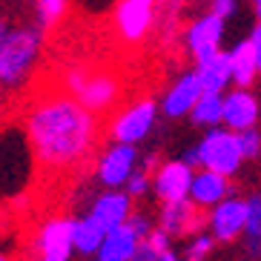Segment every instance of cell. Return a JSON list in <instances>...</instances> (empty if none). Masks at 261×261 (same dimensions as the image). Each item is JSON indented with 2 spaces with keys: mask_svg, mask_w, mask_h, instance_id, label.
<instances>
[{
  "mask_svg": "<svg viewBox=\"0 0 261 261\" xmlns=\"http://www.w3.org/2000/svg\"><path fill=\"white\" fill-rule=\"evenodd\" d=\"M23 132L32 144L35 161L49 172L72 169L92 152L98 141L95 112L69 92L38 98L23 118Z\"/></svg>",
  "mask_w": 261,
  "mask_h": 261,
  "instance_id": "obj_1",
  "label": "cell"
},
{
  "mask_svg": "<svg viewBox=\"0 0 261 261\" xmlns=\"http://www.w3.org/2000/svg\"><path fill=\"white\" fill-rule=\"evenodd\" d=\"M43 29L40 26H17L0 46V89H20L29 81L32 69L38 66Z\"/></svg>",
  "mask_w": 261,
  "mask_h": 261,
  "instance_id": "obj_2",
  "label": "cell"
},
{
  "mask_svg": "<svg viewBox=\"0 0 261 261\" xmlns=\"http://www.w3.org/2000/svg\"><path fill=\"white\" fill-rule=\"evenodd\" d=\"M32 144L26 132L3 129L0 132V198L15 195L26 184L32 169Z\"/></svg>",
  "mask_w": 261,
  "mask_h": 261,
  "instance_id": "obj_3",
  "label": "cell"
},
{
  "mask_svg": "<svg viewBox=\"0 0 261 261\" xmlns=\"http://www.w3.org/2000/svg\"><path fill=\"white\" fill-rule=\"evenodd\" d=\"M198 152V167L201 169H213L221 175L232 178L244 164V152L238 144V132L227 129V126H213V129L198 141L195 146Z\"/></svg>",
  "mask_w": 261,
  "mask_h": 261,
  "instance_id": "obj_4",
  "label": "cell"
},
{
  "mask_svg": "<svg viewBox=\"0 0 261 261\" xmlns=\"http://www.w3.org/2000/svg\"><path fill=\"white\" fill-rule=\"evenodd\" d=\"M158 23V0H118L112 29L123 46H138Z\"/></svg>",
  "mask_w": 261,
  "mask_h": 261,
  "instance_id": "obj_5",
  "label": "cell"
},
{
  "mask_svg": "<svg viewBox=\"0 0 261 261\" xmlns=\"http://www.w3.org/2000/svg\"><path fill=\"white\" fill-rule=\"evenodd\" d=\"M161 107L152 98H138L126 103L123 109H118L115 118L109 121V138L115 144H141L144 138H149V132L155 129Z\"/></svg>",
  "mask_w": 261,
  "mask_h": 261,
  "instance_id": "obj_6",
  "label": "cell"
},
{
  "mask_svg": "<svg viewBox=\"0 0 261 261\" xmlns=\"http://www.w3.org/2000/svg\"><path fill=\"white\" fill-rule=\"evenodd\" d=\"M224 17L213 15H201L198 20L184 26V46L190 52V58L195 63H207L213 61L215 55L221 52V40H224Z\"/></svg>",
  "mask_w": 261,
  "mask_h": 261,
  "instance_id": "obj_7",
  "label": "cell"
},
{
  "mask_svg": "<svg viewBox=\"0 0 261 261\" xmlns=\"http://www.w3.org/2000/svg\"><path fill=\"white\" fill-rule=\"evenodd\" d=\"M40 261H69L75 253V218L52 215L43 221L35 238Z\"/></svg>",
  "mask_w": 261,
  "mask_h": 261,
  "instance_id": "obj_8",
  "label": "cell"
},
{
  "mask_svg": "<svg viewBox=\"0 0 261 261\" xmlns=\"http://www.w3.org/2000/svg\"><path fill=\"white\" fill-rule=\"evenodd\" d=\"M138 169V149L132 144H112L100 152L95 164V178L107 190H123L126 181L135 175Z\"/></svg>",
  "mask_w": 261,
  "mask_h": 261,
  "instance_id": "obj_9",
  "label": "cell"
},
{
  "mask_svg": "<svg viewBox=\"0 0 261 261\" xmlns=\"http://www.w3.org/2000/svg\"><path fill=\"white\" fill-rule=\"evenodd\" d=\"M192 167L178 158V161H161L152 172V190L158 195L161 204H169V201H187L192 190Z\"/></svg>",
  "mask_w": 261,
  "mask_h": 261,
  "instance_id": "obj_10",
  "label": "cell"
},
{
  "mask_svg": "<svg viewBox=\"0 0 261 261\" xmlns=\"http://www.w3.org/2000/svg\"><path fill=\"white\" fill-rule=\"evenodd\" d=\"M207 230L215 241L230 244L238 236H244L247 230V198H236L230 195L227 201H221L218 207H213L207 213Z\"/></svg>",
  "mask_w": 261,
  "mask_h": 261,
  "instance_id": "obj_11",
  "label": "cell"
},
{
  "mask_svg": "<svg viewBox=\"0 0 261 261\" xmlns=\"http://www.w3.org/2000/svg\"><path fill=\"white\" fill-rule=\"evenodd\" d=\"M158 227L169 236H198L201 227H207V210L195 207L190 198L187 201H169L161 204L158 213Z\"/></svg>",
  "mask_w": 261,
  "mask_h": 261,
  "instance_id": "obj_12",
  "label": "cell"
},
{
  "mask_svg": "<svg viewBox=\"0 0 261 261\" xmlns=\"http://www.w3.org/2000/svg\"><path fill=\"white\" fill-rule=\"evenodd\" d=\"M261 118V100L255 98L250 89H232L230 95H224V123L232 132H247L255 129V123Z\"/></svg>",
  "mask_w": 261,
  "mask_h": 261,
  "instance_id": "obj_13",
  "label": "cell"
},
{
  "mask_svg": "<svg viewBox=\"0 0 261 261\" xmlns=\"http://www.w3.org/2000/svg\"><path fill=\"white\" fill-rule=\"evenodd\" d=\"M201 95H204V86H201V81H198V72H184V75L164 92L161 112L167 118L192 115V109H195V103H198Z\"/></svg>",
  "mask_w": 261,
  "mask_h": 261,
  "instance_id": "obj_14",
  "label": "cell"
},
{
  "mask_svg": "<svg viewBox=\"0 0 261 261\" xmlns=\"http://www.w3.org/2000/svg\"><path fill=\"white\" fill-rule=\"evenodd\" d=\"M132 201L135 198L126 190H103L92 201L89 215L109 232V230H115V227H123L132 218Z\"/></svg>",
  "mask_w": 261,
  "mask_h": 261,
  "instance_id": "obj_15",
  "label": "cell"
},
{
  "mask_svg": "<svg viewBox=\"0 0 261 261\" xmlns=\"http://www.w3.org/2000/svg\"><path fill=\"white\" fill-rule=\"evenodd\" d=\"M232 192V184L230 178L221 175V172H213V169H201V172H195V178H192V190H190V201L195 204V207L201 210H213L218 207L221 201L230 198Z\"/></svg>",
  "mask_w": 261,
  "mask_h": 261,
  "instance_id": "obj_16",
  "label": "cell"
},
{
  "mask_svg": "<svg viewBox=\"0 0 261 261\" xmlns=\"http://www.w3.org/2000/svg\"><path fill=\"white\" fill-rule=\"evenodd\" d=\"M118 95H121V84H118L115 75H109V72H92L89 81H86V86L77 92V100L89 112L98 115V112H107L115 103Z\"/></svg>",
  "mask_w": 261,
  "mask_h": 261,
  "instance_id": "obj_17",
  "label": "cell"
},
{
  "mask_svg": "<svg viewBox=\"0 0 261 261\" xmlns=\"http://www.w3.org/2000/svg\"><path fill=\"white\" fill-rule=\"evenodd\" d=\"M141 247H144L141 236L132 230V224L126 221L123 227H115V230L107 232V238H103V244H100L95 258L98 261H132L141 253Z\"/></svg>",
  "mask_w": 261,
  "mask_h": 261,
  "instance_id": "obj_18",
  "label": "cell"
},
{
  "mask_svg": "<svg viewBox=\"0 0 261 261\" xmlns=\"http://www.w3.org/2000/svg\"><path fill=\"white\" fill-rule=\"evenodd\" d=\"M198 72V81L204 86V92H215L221 95L227 86L232 84V66H230V52H218L213 61L198 63L195 66Z\"/></svg>",
  "mask_w": 261,
  "mask_h": 261,
  "instance_id": "obj_19",
  "label": "cell"
},
{
  "mask_svg": "<svg viewBox=\"0 0 261 261\" xmlns=\"http://www.w3.org/2000/svg\"><path fill=\"white\" fill-rule=\"evenodd\" d=\"M230 66H232V84L238 89H250L253 81L258 77V63H255V52L250 46V40H238L230 49Z\"/></svg>",
  "mask_w": 261,
  "mask_h": 261,
  "instance_id": "obj_20",
  "label": "cell"
},
{
  "mask_svg": "<svg viewBox=\"0 0 261 261\" xmlns=\"http://www.w3.org/2000/svg\"><path fill=\"white\" fill-rule=\"evenodd\" d=\"M103 238H107V230L95 221L92 215L75 218V250L81 255H98Z\"/></svg>",
  "mask_w": 261,
  "mask_h": 261,
  "instance_id": "obj_21",
  "label": "cell"
},
{
  "mask_svg": "<svg viewBox=\"0 0 261 261\" xmlns=\"http://www.w3.org/2000/svg\"><path fill=\"white\" fill-rule=\"evenodd\" d=\"M192 123H198L204 129H213V126H221L224 123V95L215 92H204L192 109Z\"/></svg>",
  "mask_w": 261,
  "mask_h": 261,
  "instance_id": "obj_22",
  "label": "cell"
},
{
  "mask_svg": "<svg viewBox=\"0 0 261 261\" xmlns=\"http://www.w3.org/2000/svg\"><path fill=\"white\" fill-rule=\"evenodd\" d=\"M247 253L253 258H261V192L247 198Z\"/></svg>",
  "mask_w": 261,
  "mask_h": 261,
  "instance_id": "obj_23",
  "label": "cell"
},
{
  "mask_svg": "<svg viewBox=\"0 0 261 261\" xmlns=\"http://www.w3.org/2000/svg\"><path fill=\"white\" fill-rule=\"evenodd\" d=\"M190 0H158V35H161L164 43L175 38V26H178V17H181V9L187 6Z\"/></svg>",
  "mask_w": 261,
  "mask_h": 261,
  "instance_id": "obj_24",
  "label": "cell"
},
{
  "mask_svg": "<svg viewBox=\"0 0 261 261\" xmlns=\"http://www.w3.org/2000/svg\"><path fill=\"white\" fill-rule=\"evenodd\" d=\"M38 3V26L55 29L69 12V0H35Z\"/></svg>",
  "mask_w": 261,
  "mask_h": 261,
  "instance_id": "obj_25",
  "label": "cell"
},
{
  "mask_svg": "<svg viewBox=\"0 0 261 261\" xmlns=\"http://www.w3.org/2000/svg\"><path fill=\"white\" fill-rule=\"evenodd\" d=\"M213 247H215V238L210 232H198V236L190 238V244L184 250V261H207Z\"/></svg>",
  "mask_w": 261,
  "mask_h": 261,
  "instance_id": "obj_26",
  "label": "cell"
},
{
  "mask_svg": "<svg viewBox=\"0 0 261 261\" xmlns=\"http://www.w3.org/2000/svg\"><path fill=\"white\" fill-rule=\"evenodd\" d=\"M89 75H92V69H86L84 63H72L69 69L63 72V89H66L72 98H77V92L86 86Z\"/></svg>",
  "mask_w": 261,
  "mask_h": 261,
  "instance_id": "obj_27",
  "label": "cell"
},
{
  "mask_svg": "<svg viewBox=\"0 0 261 261\" xmlns=\"http://www.w3.org/2000/svg\"><path fill=\"white\" fill-rule=\"evenodd\" d=\"M149 187H152V172H149L146 167H138V169H135V175L126 181V187H123V190L129 192L132 198H141V195H146V190H149Z\"/></svg>",
  "mask_w": 261,
  "mask_h": 261,
  "instance_id": "obj_28",
  "label": "cell"
},
{
  "mask_svg": "<svg viewBox=\"0 0 261 261\" xmlns=\"http://www.w3.org/2000/svg\"><path fill=\"white\" fill-rule=\"evenodd\" d=\"M238 144H241V152H244V161H255V158L261 155V132H258V129L238 132Z\"/></svg>",
  "mask_w": 261,
  "mask_h": 261,
  "instance_id": "obj_29",
  "label": "cell"
},
{
  "mask_svg": "<svg viewBox=\"0 0 261 261\" xmlns=\"http://www.w3.org/2000/svg\"><path fill=\"white\" fill-rule=\"evenodd\" d=\"M129 224H132V230H135V232L141 236V241H146V238H149V232H152L155 227H158V224H152L149 218H146V215H141V213H132Z\"/></svg>",
  "mask_w": 261,
  "mask_h": 261,
  "instance_id": "obj_30",
  "label": "cell"
},
{
  "mask_svg": "<svg viewBox=\"0 0 261 261\" xmlns=\"http://www.w3.org/2000/svg\"><path fill=\"white\" fill-rule=\"evenodd\" d=\"M236 6H238V0H210V12L224 17V20L236 15Z\"/></svg>",
  "mask_w": 261,
  "mask_h": 261,
  "instance_id": "obj_31",
  "label": "cell"
},
{
  "mask_svg": "<svg viewBox=\"0 0 261 261\" xmlns=\"http://www.w3.org/2000/svg\"><path fill=\"white\" fill-rule=\"evenodd\" d=\"M250 46H253V52H255V63H258V75H261V20L255 23V29L250 32Z\"/></svg>",
  "mask_w": 261,
  "mask_h": 261,
  "instance_id": "obj_32",
  "label": "cell"
},
{
  "mask_svg": "<svg viewBox=\"0 0 261 261\" xmlns=\"http://www.w3.org/2000/svg\"><path fill=\"white\" fill-rule=\"evenodd\" d=\"M132 261H161V253H155L152 247H146V244H144V247H141V253L135 255Z\"/></svg>",
  "mask_w": 261,
  "mask_h": 261,
  "instance_id": "obj_33",
  "label": "cell"
},
{
  "mask_svg": "<svg viewBox=\"0 0 261 261\" xmlns=\"http://www.w3.org/2000/svg\"><path fill=\"white\" fill-rule=\"evenodd\" d=\"M9 32H12V26H9L6 20H3V17H0V46H3V40L9 38Z\"/></svg>",
  "mask_w": 261,
  "mask_h": 261,
  "instance_id": "obj_34",
  "label": "cell"
},
{
  "mask_svg": "<svg viewBox=\"0 0 261 261\" xmlns=\"http://www.w3.org/2000/svg\"><path fill=\"white\" fill-rule=\"evenodd\" d=\"M161 261H184V255H178L175 250H167V253H161Z\"/></svg>",
  "mask_w": 261,
  "mask_h": 261,
  "instance_id": "obj_35",
  "label": "cell"
},
{
  "mask_svg": "<svg viewBox=\"0 0 261 261\" xmlns=\"http://www.w3.org/2000/svg\"><path fill=\"white\" fill-rule=\"evenodd\" d=\"M3 109H6V95H3V89H0V115H3Z\"/></svg>",
  "mask_w": 261,
  "mask_h": 261,
  "instance_id": "obj_36",
  "label": "cell"
},
{
  "mask_svg": "<svg viewBox=\"0 0 261 261\" xmlns=\"http://www.w3.org/2000/svg\"><path fill=\"white\" fill-rule=\"evenodd\" d=\"M253 6H255V17L261 20V0H253Z\"/></svg>",
  "mask_w": 261,
  "mask_h": 261,
  "instance_id": "obj_37",
  "label": "cell"
},
{
  "mask_svg": "<svg viewBox=\"0 0 261 261\" xmlns=\"http://www.w3.org/2000/svg\"><path fill=\"white\" fill-rule=\"evenodd\" d=\"M0 261H12V255H6L3 250H0Z\"/></svg>",
  "mask_w": 261,
  "mask_h": 261,
  "instance_id": "obj_38",
  "label": "cell"
},
{
  "mask_svg": "<svg viewBox=\"0 0 261 261\" xmlns=\"http://www.w3.org/2000/svg\"><path fill=\"white\" fill-rule=\"evenodd\" d=\"M38 261H40V258H38Z\"/></svg>",
  "mask_w": 261,
  "mask_h": 261,
  "instance_id": "obj_39",
  "label": "cell"
}]
</instances>
